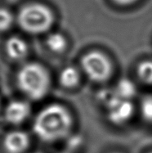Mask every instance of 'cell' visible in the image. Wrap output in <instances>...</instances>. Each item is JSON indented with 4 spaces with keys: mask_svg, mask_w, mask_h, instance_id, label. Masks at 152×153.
Segmentation results:
<instances>
[{
    "mask_svg": "<svg viewBox=\"0 0 152 153\" xmlns=\"http://www.w3.org/2000/svg\"><path fill=\"white\" fill-rule=\"evenodd\" d=\"M7 56L14 62H22L26 59L30 53L27 42L19 36H11L4 44Z\"/></svg>",
    "mask_w": 152,
    "mask_h": 153,
    "instance_id": "cell-8",
    "label": "cell"
},
{
    "mask_svg": "<svg viewBox=\"0 0 152 153\" xmlns=\"http://www.w3.org/2000/svg\"><path fill=\"white\" fill-rule=\"evenodd\" d=\"M32 112L30 104L27 101H11L5 107L3 116L7 124L19 126L30 118Z\"/></svg>",
    "mask_w": 152,
    "mask_h": 153,
    "instance_id": "cell-7",
    "label": "cell"
},
{
    "mask_svg": "<svg viewBox=\"0 0 152 153\" xmlns=\"http://www.w3.org/2000/svg\"><path fill=\"white\" fill-rule=\"evenodd\" d=\"M16 21L24 32L32 35H39L52 29L55 22V15L46 4L30 3L20 9Z\"/></svg>",
    "mask_w": 152,
    "mask_h": 153,
    "instance_id": "cell-3",
    "label": "cell"
},
{
    "mask_svg": "<svg viewBox=\"0 0 152 153\" xmlns=\"http://www.w3.org/2000/svg\"><path fill=\"white\" fill-rule=\"evenodd\" d=\"M16 85L29 100H43L49 94L52 77L48 69L37 62L23 64L16 72Z\"/></svg>",
    "mask_w": 152,
    "mask_h": 153,
    "instance_id": "cell-2",
    "label": "cell"
},
{
    "mask_svg": "<svg viewBox=\"0 0 152 153\" xmlns=\"http://www.w3.org/2000/svg\"><path fill=\"white\" fill-rule=\"evenodd\" d=\"M84 78L79 66H67L62 69L58 75L60 86L66 90H75L79 87Z\"/></svg>",
    "mask_w": 152,
    "mask_h": 153,
    "instance_id": "cell-9",
    "label": "cell"
},
{
    "mask_svg": "<svg viewBox=\"0 0 152 153\" xmlns=\"http://www.w3.org/2000/svg\"><path fill=\"white\" fill-rule=\"evenodd\" d=\"M110 1H111L112 3L116 4V5H118V6L126 7L135 4L139 0H110Z\"/></svg>",
    "mask_w": 152,
    "mask_h": 153,
    "instance_id": "cell-15",
    "label": "cell"
},
{
    "mask_svg": "<svg viewBox=\"0 0 152 153\" xmlns=\"http://www.w3.org/2000/svg\"><path fill=\"white\" fill-rule=\"evenodd\" d=\"M31 144L28 133L20 129L7 132L2 141V147L5 153H25Z\"/></svg>",
    "mask_w": 152,
    "mask_h": 153,
    "instance_id": "cell-6",
    "label": "cell"
},
{
    "mask_svg": "<svg viewBox=\"0 0 152 153\" xmlns=\"http://www.w3.org/2000/svg\"><path fill=\"white\" fill-rule=\"evenodd\" d=\"M83 76L95 85L108 83L115 74L111 57L100 49H91L81 56L79 63Z\"/></svg>",
    "mask_w": 152,
    "mask_h": 153,
    "instance_id": "cell-4",
    "label": "cell"
},
{
    "mask_svg": "<svg viewBox=\"0 0 152 153\" xmlns=\"http://www.w3.org/2000/svg\"><path fill=\"white\" fill-rule=\"evenodd\" d=\"M108 153H123L121 152H119V151H111V152H110Z\"/></svg>",
    "mask_w": 152,
    "mask_h": 153,
    "instance_id": "cell-16",
    "label": "cell"
},
{
    "mask_svg": "<svg viewBox=\"0 0 152 153\" xmlns=\"http://www.w3.org/2000/svg\"><path fill=\"white\" fill-rule=\"evenodd\" d=\"M0 110H1V103H0Z\"/></svg>",
    "mask_w": 152,
    "mask_h": 153,
    "instance_id": "cell-19",
    "label": "cell"
},
{
    "mask_svg": "<svg viewBox=\"0 0 152 153\" xmlns=\"http://www.w3.org/2000/svg\"><path fill=\"white\" fill-rule=\"evenodd\" d=\"M113 91L115 96L119 98L131 101L137 93V89L133 83L126 79L119 81Z\"/></svg>",
    "mask_w": 152,
    "mask_h": 153,
    "instance_id": "cell-12",
    "label": "cell"
},
{
    "mask_svg": "<svg viewBox=\"0 0 152 153\" xmlns=\"http://www.w3.org/2000/svg\"><path fill=\"white\" fill-rule=\"evenodd\" d=\"M138 111L142 118L146 123L152 125V94H147L142 97Z\"/></svg>",
    "mask_w": 152,
    "mask_h": 153,
    "instance_id": "cell-13",
    "label": "cell"
},
{
    "mask_svg": "<svg viewBox=\"0 0 152 153\" xmlns=\"http://www.w3.org/2000/svg\"><path fill=\"white\" fill-rule=\"evenodd\" d=\"M14 23V16L9 10L0 7V32L8 31Z\"/></svg>",
    "mask_w": 152,
    "mask_h": 153,
    "instance_id": "cell-14",
    "label": "cell"
},
{
    "mask_svg": "<svg viewBox=\"0 0 152 153\" xmlns=\"http://www.w3.org/2000/svg\"><path fill=\"white\" fill-rule=\"evenodd\" d=\"M33 153H43V152H33Z\"/></svg>",
    "mask_w": 152,
    "mask_h": 153,
    "instance_id": "cell-18",
    "label": "cell"
},
{
    "mask_svg": "<svg viewBox=\"0 0 152 153\" xmlns=\"http://www.w3.org/2000/svg\"><path fill=\"white\" fill-rule=\"evenodd\" d=\"M106 118L115 126L127 125L136 112V106L131 100H125L115 96L106 106Z\"/></svg>",
    "mask_w": 152,
    "mask_h": 153,
    "instance_id": "cell-5",
    "label": "cell"
},
{
    "mask_svg": "<svg viewBox=\"0 0 152 153\" xmlns=\"http://www.w3.org/2000/svg\"><path fill=\"white\" fill-rule=\"evenodd\" d=\"M135 75L141 85L152 87V59H144L137 63Z\"/></svg>",
    "mask_w": 152,
    "mask_h": 153,
    "instance_id": "cell-11",
    "label": "cell"
},
{
    "mask_svg": "<svg viewBox=\"0 0 152 153\" xmlns=\"http://www.w3.org/2000/svg\"><path fill=\"white\" fill-rule=\"evenodd\" d=\"M47 49L51 53L61 55L65 53L68 48V40L65 35L59 32H53L47 35L45 41Z\"/></svg>",
    "mask_w": 152,
    "mask_h": 153,
    "instance_id": "cell-10",
    "label": "cell"
},
{
    "mask_svg": "<svg viewBox=\"0 0 152 153\" xmlns=\"http://www.w3.org/2000/svg\"><path fill=\"white\" fill-rule=\"evenodd\" d=\"M146 153H152V151H150V152H148Z\"/></svg>",
    "mask_w": 152,
    "mask_h": 153,
    "instance_id": "cell-17",
    "label": "cell"
},
{
    "mask_svg": "<svg viewBox=\"0 0 152 153\" xmlns=\"http://www.w3.org/2000/svg\"><path fill=\"white\" fill-rule=\"evenodd\" d=\"M75 126V116L71 110L62 103L53 102L36 114L32 130L43 143H55L68 138Z\"/></svg>",
    "mask_w": 152,
    "mask_h": 153,
    "instance_id": "cell-1",
    "label": "cell"
}]
</instances>
